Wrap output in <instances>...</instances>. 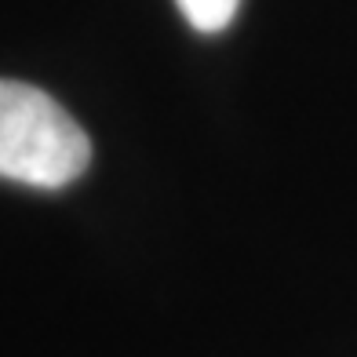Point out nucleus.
Listing matches in <instances>:
<instances>
[{"label":"nucleus","instance_id":"1","mask_svg":"<svg viewBox=\"0 0 357 357\" xmlns=\"http://www.w3.org/2000/svg\"><path fill=\"white\" fill-rule=\"evenodd\" d=\"M88 165V132L52 95L22 80H0V178L59 190Z\"/></svg>","mask_w":357,"mask_h":357},{"label":"nucleus","instance_id":"2","mask_svg":"<svg viewBox=\"0 0 357 357\" xmlns=\"http://www.w3.org/2000/svg\"><path fill=\"white\" fill-rule=\"evenodd\" d=\"M175 4L197 33H219L234 22L241 0H175Z\"/></svg>","mask_w":357,"mask_h":357}]
</instances>
